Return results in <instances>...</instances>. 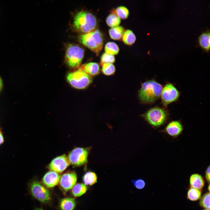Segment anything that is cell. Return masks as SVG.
Segmentation results:
<instances>
[{"label": "cell", "mask_w": 210, "mask_h": 210, "mask_svg": "<svg viewBox=\"0 0 210 210\" xmlns=\"http://www.w3.org/2000/svg\"><path fill=\"white\" fill-rule=\"evenodd\" d=\"M122 40L125 44L131 46L135 42L136 37L135 34L132 30L127 29L124 31L122 38Z\"/></svg>", "instance_id": "d6986e66"}, {"label": "cell", "mask_w": 210, "mask_h": 210, "mask_svg": "<svg viewBox=\"0 0 210 210\" xmlns=\"http://www.w3.org/2000/svg\"><path fill=\"white\" fill-rule=\"evenodd\" d=\"M102 71L105 75L110 76L113 74L116 71L115 66L112 63H104L102 65Z\"/></svg>", "instance_id": "484cf974"}, {"label": "cell", "mask_w": 210, "mask_h": 210, "mask_svg": "<svg viewBox=\"0 0 210 210\" xmlns=\"http://www.w3.org/2000/svg\"><path fill=\"white\" fill-rule=\"evenodd\" d=\"M60 205L62 210H73L76 207V203L73 198H66L61 200Z\"/></svg>", "instance_id": "ac0fdd59"}, {"label": "cell", "mask_w": 210, "mask_h": 210, "mask_svg": "<svg viewBox=\"0 0 210 210\" xmlns=\"http://www.w3.org/2000/svg\"><path fill=\"white\" fill-rule=\"evenodd\" d=\"M111 13H115L120 19L123 20L127 19L129 14L128 8L122 6H119L115 9H112Z\"/></svg>", "instance_id": "ffe728a7"}, {"label": "cell", "mask_w": 210, "mask_h": 210, "mask_svg": "<svg viewBox=\"0 0 210 210\" xmlns=\"http://www.w3.org/2000/svg\"><path fill=\"white\" fill-rule=\"evenodd\" d=\"M183 130V126L180 120L172 121L168 123L164 132L169 135L175 137L180 134Z\"/></svg>", "instance_id": "7c38bea8"}, {"label": "cell", "mask_w": 210, "mask_h": 210, "mask_svg": "<svg viewBox=\"0 0 210 210\" xmlns=\"http://www.w3.org/2000/svg\"><path fill=\"white\" fill-rule=\"evenodd\" d=\"M87 188L85 185L82 183L75 184L72 189V193L75 197L80 196L86 192Z\"/></svg>", "instance_id": "44dd1931"}, {"label": "cell", "mask_w": 210, "mask_h": 210, "mask_svg": "<svg viewBox=\"0 0 210 210\" xmlns=\"http://www.w3.org/2000/svg\"><path fill=\"white\" fill-rule=\"evenodd\" d=\"M200 205L206 209H210V193L207 192L204 194L200 198Z\"/></svg>", "instance_id": "4316f807"}, {"label": "cell", "mask_w": 210, "mask_h": 210, "mask_svg": "<svg viewBox=\"0 0 210 210\" xmlns=\"http://www.w3.org/2000/svg\"><path fill=\"white\" fill-rule=\"evenodd\" d=\"M201 190L192 187L188 190L187 193V198L192 201H196L201 197Z\"/></svg>", "instance_id": "cb8c5ba5"}, {"label": "cell", "mask_w": 210, "mask_h": 210, "mask_svg": "<svg viewBox=\"0 0 210 210\" xmlns=\"http://www.w3.org/2000/svg\"><path fill=\"white\" fill-rule=\"evenodd\" d=\"M141 116L152 127L157 128L167 122L169 114L165 107L156 106L148 110Z\"/></svg>", "instance_id": "277c9868"}, {"label": "cell", "mask_w": 210, "mask_h": 210, "mask_svg": "<svg viewBox=\"0 0 210 210\" xmlns=\"http://www.w3.org/2000/svg\"><path fill=\"white\" fill-rule=\"evenodd\" d=\"M77 179V175L74 172L64 174L60 177L59 182L61 188L64 192L70 190L76 184Z\"/></svg>", "instance_id": "8fae6325"}, {"label": "cell", "mask_w": 210, "mask_h": 210, "mask_svg": "<svg viewBox=\"0 0 210 210\" xmlns=\"http://www.w3.org/2000/svg\"><path fill=\"white\" fill-rule=\"evenodd\" d=\"M208 190H209V189H210V186H209H209H208Z\"/></svg>", "instance_id": "836d02e7"}, {"label": "cell", "mask_w": 210, "mask_h": 210, "mask_svg": "<svg viewBox=\"0 0 210 210\" xmlns=\"http://www.w3.org/2000/svg\"><path fill=\"white\" fill-rule=\"evenodd\" d=\"M162 85L154 80H147L142 84L138 91V97L143 104H152L160 97Z\"/></svg>", "instance_id": "7a4b0ae2"}, {"label": "cell", "mask_w": 210, "mask_h": 210, "mask_svg": "<svg viewBox=\"0 0 210 210\" xmlns=\"http://www.w3.org/2000/svg\"><path fill=\"white\" fill-rule=\"evenodd\" d=\"M189 183L191 187L201 190L204 186V181L201 175L194 174L190 177Z\"/></svg>", "instance_id": "9a60e30c"}, {"label": "cell", "mask_w": 210, "mask_h": 210, "mask_svg": "<svg viewBox=\"0 0 210 210\" xmlns=\"http://www.w3.org/2000/svg\"><path fill=\"white\" fill-rule=\"evenodd\" d=\"M60 177L57 173L52 171H50L44 175L42 182L48 188L53 187L59 183Z\"/></svg>", "instance_id": "4fadbf2b"}, {"label": "cell", "mask_w": 210, "mask_h": 210, "mask_svg": "<svg viewBox=\"0 0 210 210\" xmlns=\"http://www.w3.org/2000/svg\"><path fill=\"white\" fill-rule=\"evenodd\" d=\"M84 50L79 46L69 44L66 49L65 61L70 68L76 69L80 66L83 59Z\"/></svg>", "instance_id": "5b68a950"}, {"label": "cell", "mask_w": 210, "mask_h": 210, "mask_svg": "<svg viewBox=\"0 0 210 210\" xmlns=\"http://www.w3.org/2000/svg\"><path fill=\"white\" fill-rule=\"evenodd\" d=\"M29 188L32 196L39 201L47 202L51 199L49 190L38 181H32L29 184Z\"/></svg>", "instance_id": "52a82bcc"}, {"label": "cell", "mask_w": 210, "mask_h": 210, "mask_svg": "<svg viewBox=\"0 0 210 210\" xmlns=\"http://www.w3.org/2000/svg\"><path fill=\"white\" fill-rule=\"evenodd\" d=\"M70 162L66 155L64 154L54 159L48 166L51 171L57 173L64 171L70 164Z\"/></svg>", "instance_id": "30bf717a"}, {"label": "cell", "mask_w": 210, "mask_h": 210, "mask_svg": "<svg viewBox=\"0 0 210 210\" xmlns=\"http://www.w3.org/2000/svg\"><path fill=\"white\" fill-rule=\"evenodd\" d=\"M125 29L122 26L112 27L109 29L108 33L110 37L115 40H120L122 38Z\"/></svg>", "instance_id": "e0dca14e"}, {"label": "cell", "mask_w": 210, "mask_h": 210, "mask_svg": "<svg viewBox=\"0 0 210 210\" xmlns=\"http://www.w3.org/2000/svg\"><path fill=\"white\" fill-rule=\"evenodd\" d=\"M83 179L84 183L85 185L91 186L96 182L97 176L94 172H88L84 175Z\"/></svg>", "instance_id": "603a6c76"}, {"label": "cell", "mask_w": 210, "mask_h": 210, "mask_svg": "<svg viewBox=\"0 0 210 210\" xmlns=\"http://www.w3.org/2000/svg\"><path fill=\"white\" fill-rule=\"evenodd\" d=\"M66 78L71 86L78 89L86 88L91 84L92 80L91 76L78 69L68 73Z\"/></svg>", "instance_id": "8992f818"}, {"label": "cell", "mask_w": 210, "mask_h": 210, "mask_svg": "<svg viewBox=\"0 0 210 210\" xmlns=\"http://www.w3.org/2000/svg\"><path fill=\"white\" fill-rule=\"evenodd\" d=\"M104 50L106 53L113 55L118 54L119 51L118 45L112 42H109L106 44Z\"/></svg>", "instance_id": "d4e9b609"}, {"label": "cell", "mask_w": 210, "mask_h": 210, "mask_svg": "<svg viewBox=\"0 0 210 210\" xmlns=\"http://www.w3.org/2000/svg\"><path fill=\"white\" fill-rule=\"evenodd\" d=\"M34 210H43L41 208H37L35 209Z\"/></svg>", "instance_id": "d6a6232c"}, {"label": "cell", "mask_w": 210, "mask_h": 210, "mask_svg": "<svg viewBox=\"0 0 210 210\" xmlns=\"http://www.w3.org/2000/svg\"><path fill=\"white\" fill-rule=\"evenodd\" d=\"M73 15L72 27L77 32L85 34L96 29L98 20L91 11L81 9L75 11Z\"/></svg>", "instance_id": "6da1fadb"}, {"label": "cell", "mask_w": 210, "mask_h": 210, "mask_svg": "<svg viewBox=\"0 0 210 210\" xmlns=\"http://www.w3.org/2000/svg\"><path fill=\"white\" fill-rule=\"evenodd\" d=\"M3 87V83L2 80L0 77V92L2 90Z\"/></svg>", "instance_id": "1f68e13d"}, {"label": "cell", "mask_w": 210, "mask_h": 210, "mask_svg": "<svg viewBox=\"0 0 210 210\" xmlns=\"http://www.w3.org/2000/svg\"><path fill=\"white\" fill-rule=\"evenodd\" d=\"M115 61V57L106 52L104 53L100 57V64L102 66L104 63H113Z\"/></svg>", "instance_id": "83f0119b"}, {"label": "cell", "mask_w": 210, "mask_h": 210, "mask_svg": "<svg viewBox=\"0 0 210 210\" xmlns=\"http://www.w3.org/2000/svg\"><path fill=\"white\" fill-rule=\"evenodd\" d=\"M4 141V139L3 136L1 131L0 130V145L3 143Z\"/></svg>", "instance_id": "4dcf8cb0"}, {"label": "cell", "mask_w": 210, "mask_h": 210, "mask_svg": "<svg viewBox=\"0 0 210 210\" xmlns=\"http://www.w3.org/2000/svg\"><path fill=\"white\" fill-rule=\"evenodd\" d=\"M198 41L201 48L206 51H208L210 49L209 32L202 33L199 37Z\"/></svg>", "instance_id": "2e32d148"}, {"label": "cell", "mask_w": 210, "mask_h": 210, "mask_svg": "<svg viewBox=\"0 0 210 210\" xmlns=\"http://www.w3.org/2000/svg\"><path fill=\"white\" fill-rule=\"evenodd\" d=\"M78 69L83 71L91 76L97 75L100 72L99 64L94 62H90L83 64L80 66Z\"/></svg>", "instance_id": "5bb4252c"}, {"label": "cell", "mask_w": 210, "mask_h": 210, "mask_svg": "<svg viewBox=\"0 0 210 210\" xmlns=\"http://www.w3.org/2000/svg\"><path fill=\"white\" fill-rule=\"evenodd\" d=\"M180 94V92L173 84L167 83L162 89L160 96L161 103L164 107H167L169 104L176 101Z\"/></svg>", "instance_id": "ba28073f"}, {"label": "cell", "mask_w": 210, "mask_h": 210, "mask_svg": "<svg viewBox=\"0 0 210 210\" xmlns=\"http://www.w3.org/2000/svg\"><path fill=\"white\" fill-rule=\"evenodd\" d=\"M90 149L89 148H75L69 153L68 159L73 165L79 166L86 163Z\"/></svg>", "instance_id": "9c48e42d"}, {"label": "cell", "mask_w": 210, "mask_h": 210, "mask_svg": "<svg viewBox=\"0 0 210 210\" xmlns=\"http://www.w3.org/2000/svg\"><path fill=\"white\" fill-rule=\"evenodd\" d=\"M132 182L133 185L137 189H141L143 188L145 186V182L142 179L139 178L132 180Z\"/></svg>", "instance_id": "f1b7e54d"}, {"label": "cell", "mask_w": 210, "mask_h": 210, "mask_svg": "<svg viewBox=\"0 0 210 210\" xmlns=\"http://www.w3.org/2000/svg\"><path fill=\"white\" fill-rule=\"evenodd\" d=\"M106 21L107 25L112 28L118 26L121 22V20L116 14L111 13L107 17Z\"/></svg>", "instance_id": "7402d4cb"}, {"label": "cell", "mask_w": 210, "mask_h": 210, "mask_svg": "<svg viewBox=\"0 0 210 210\" xmlns=\"http://www.w3.org/2000/svg\"><path fill=\"white\" fill-rule=\"evenodd\" d=\"M80 43L97 55L102 50L104 42L102 32L96 29L90 32L81 34L78 37Z\"/></svg>", "instance_id": "3957f363"}, {"label": "cell", "mask_w": 210, "mask_h": 210, "mask_svg": "<svg viewBox=\"0 0 210 210\" xmlns=\"http://www.w3.org/2000/svg\"><path fill=\"white\" fill-rule=\"evenodd\" d=\"M203 210H209V209H205Z\"/></svg>", "instance_id": "e575fe53"}, {"label": "cell", "mask_w": 210, "mask_h": 210, "mask_svg": "<svg viewBox=\"0 0 210 210\" xmlns=\"http://www.w3.org/2000/svg\"><path fill=\"white\" fill-rule=\"evenodd\" d=\"M210 166H209L206 171L205 177L206 181L209 183L210 182Z\"/></svg>", "instance_id": "f546056e"}]
</instances>
